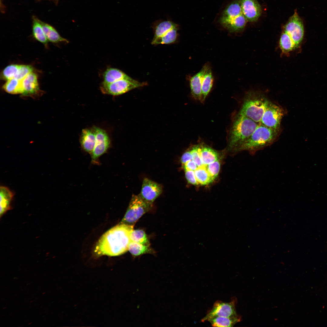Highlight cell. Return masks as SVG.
<instances>
[{"mask_svg": "<svg viewBox=\"0 0 327 327\" xmlns=\"http://www.w3.org/2000/svg\"><path fill=\"white\" fill-rule=\"evenodd\" d=\"M185 171V177L188 182L193 185H198L199 183L196 179L194 171L191 170Z\"/></svg>", "mask_w": 327, "mask_h": 327, "instance_id": "obj_34", "label": "cell"}, {"mask_svg": "<svg viewBox=\"0 0 327 327\" xmlns=\"http://www.w3.org/2000/svg\"><path fill=\"white\" fill-rule=\"evenodd\" d=\"M39 21L48 40L54 43L68 42L66 39L62 37L53 27L40 19Z\"/></svg>", "mask_w": 327, "mask_h": 327, "instance_id": "obj_21", "label": "cell"}, {"mask_svg": "<svg viewBox=\"0 0 327 327\" xmlns=\"http://www.w3.org/2000/svg\"><path fill=\"white\" fill-rule=\"evenodd\" d=\"M201 144L194 145L190 150L192 155V160L196 164L198 167L204 166L201 160L200 152Z\"/></svg>", "mask_w": 327, "mask_h": 327, "instance_id": "obj_32", "label": "cell"}, {"mask_svg": "<svg viewBox=\"0 0 327 327\" xmlns=\"http://www.w3.org/2000/svg\"><path fill=\"white\" fill-rule=\"evenodd\" d=\"M206 169L214 180L217 176L220 168V163L219 160L215 161L206 166Z\"/></svg>", "mask_w": 327, "mask_h": 327, "instance_id": "obj_33", "label": "cell"}, {"mask_svg": "<svg viewBox=\"0 0 327 327\" xmlns=\"http://www.w3.org/2000/svg\"><path fill=\"white\" fill-rule=\"evenodd\" d=\"M206 166L198 167L194 171L195 176L199 184H209L214 180L207 171Z\"/></svg>", "mask_w": 327, "mask_h": 327, "instance_id": "obj_27", "label": "cell"}, {"mask_svg": "<svg viewBox=\"0 0 327 327\" xmlns=\"http://www.w3.org/2000/svg\"><path fill=\"white\" fill-rule=\"evenodd\" d=\"M40 0H37V1H40Z\"/></svg>", "mask_w": 327, "mask_h": 327, "instance_id": "obj_38", "label": "cell"}, {"mask_svg": "<svg viewBox=\"0 0 327 327\" xmlns=\"http://www.w3.org/2000/svg\"><path fill=\"white\" fill-rule=\"evenodd\" d=\"M56 5H58L59 0H53Z\"/></svg>", "mask_w": 327, "mask_h": 327, "instance_id": "obj_37", "label": "cell"}, {"mask_svg": "<svg viewBox=\"0 0 327 327\" xmlns=\"http://www.w3.org/2000/svg\"><path fill=\"white\" fill-rule=\"evenodd\" d=\"M213 80L211 68L208 65L202 81L201 102L204 101L213 86Z\"/></svg>", "mask_w": 327, "mask_h": 327, "instance_id": "obj_23", "label": "cell"}, {"mask_svg": "<svg viewBox=\"0 0 327 327\" xmlns=\"http://www.w3.org/2000/svg\"><path fill=\"white\" fill-rule=\"evenodd\" d=\"M200 154L203 164L205 166L218 160L219 154L218 152L211 148L205 145L201 144Z\"/></svg>", "mask_w": 327, "mask_h": 327, "instance_id": "obj_22", "label": "cell"}, {"mask_svg": "<svg viewBox=\"0 0 327 327\" xmlns=\"http://www.w3.org/2000/svg\"><path fill=\"white\" fill-rule=\"evenodd\" d=\"M304 34L302 21L295 11L283 27L279 41L282 53L288 54L298 48Z\"/></svg>", "mask_w": 327, "mask_h": 327, "instance_id": "obj_2", "label": "cell"}, {"mask_svg": "<svg viewBox=\"0 0 327 327\" xmlns=\"http://www.w3.org/2000/svg\"><path fill=\"white\" fill-rule=\"evenodd\" d=\"M33 68L31 65H19L17 72L14 78L21 80L29 74L33 72Z\"/></svg>", "mask_w": 327, "mask_h": 327, "instance_id": "obj_31", "label": "cell"}, {"mask_svg": "<svg viewBox=\"0 0 327 327\" xmlns=\"http://www.w3.org/2000/svg\"><path fill=\"white\" fill-rule=\"evenodd\" d=\"M152 205L145 202L138 195L132 197L128 209L120 223L134 226L138 220L151 209Z\"/></svg>", "mask_w": 327, "mask_h": 327, "instance_id": "obj_7", "label": "cell"}, {"mask_svg": "<svg viewBox=\"0 0 327 327\" xmlns=\"http://www.w3.org/2000/svg\"><path fill=\"white\" fill-rule=\"evenodd\" d=\"M13 193L7 187L1 186L0 188V210L1 218L11 209V203L14 196Z\"/></svg>", "mask_w": 327, "mask_h": 327, "instance_id": "obj_18", "label": "cell"}, {"mask_svg": "<svg viewBox=\"0 0 327 327\" xmlns=\"http://www.w3.org/2000/svg\"><path fill=\"white\" fill-rule=\"evenodd\" d=\"M134 226L119 223L105 233L94 248L96 256H119L128 250L130 234Z\"/></svg>", "mask_w": 327, "mask_h": 327, "instance_id": "obj_1", "label": "cell"}, {"mask_svg": "<svg viewBox=\"0 0 327 327\" xmlns=\"http://www.w3.org/2000/svg\"><path fill=\"white\" fill-rule=\"evenodd\" d=\"M19 66V65L12 64L7 66L1 73V78L8 81L14 78L17 72Z\"/></svg>", "mask_w": 327, "mask_h": 327, "instance_id": "obj_30", "label": "cell"}, {"mask_svg": "<svg viewBox=\"0 0 327 327\" xmlns=\"http://www.w3.org/2000/svg\"><path fill=\"white\" fill-rule=\"evenodd\" d=\"M183 166L185 170H191L195 171L198 168L196 164L192 160L188 161Z\"/></svg>", "mask_w": 327, "mask_h": 327, "instance_id": "obj_36", "label": "cell"}, {"mask_svg": "<svg viewBox=\"0 0 327 327\" xmlns=\"http://www.w3.org/2000/svg\"><path fill=\"white\" fill-rule=\"evenodd\" d=\"M80 141L83 149L91 155L96 142V135L93 128L83 129L82 131Z\"/></svg>", "mask_w": 327, "mask_h": 327, "instance_id": "obj_15", "label": "cell"}, {"mask_svg": "<svg viewBox=\"0 0 327 327\" xmlns=\"http://www.w3.org/2000/svg\"><path fill=\"white\" fill-rule=\"evenodd\" d=\"M247 21L242 13L239 0L234 1L229 4L220 19L221 25L232 32L242 31Z\"/></svg>", "mask_w": 327, "mask_h": 327, "instance_id": "obj_6", "label": "cell"}, {"mask_svg": "<svg viewBox=\"0 0 327 327\" xmlns=\"http://www.w3.org/2000/svg\"><path fill=\"white\" fill-rule=\"evenodd\" d=\"M147 84L146 82H140L131 78L121 79L109 83L102 82L100 89L104 94L116 96L123 94Z\"/></svg>", "mask_w": 327, "mask_h": 327, "instance_id": "obj_8", "label": "cell"}, {"mask_svg": "<svg viewBox=\"0 0 327 327\" xmlns=\"http://www.w3.org/2000/svg\"><path fill=\"white\" fill-rule=\"evenodd\" d=\"M130 241L150 246V243L145 232L142 230H133L130 235Z\"/></svg>", "mask_w": 327, "mask_h": 327, "instance_id": "obj_29", "label": "cell"}, {"mask_svg": "<svg viewBox=\"0 0 327 327\" xmlns=\"http://www.w3.org/2000/svg\"><path fill=\"white\" fill-rule=\"evenodd\" d=\"M237 302L236 298H233L229 302L216 301L201 321L203 322L211 318L216 316L231 318L237 316L238 315L236 313V309Z\"/></svg>", "mask_w": 327, "mask_h": 327, "instance_id": "obj_10", "label": "cell"}, {"mask_svg": "<svg viewBox=\"0 0 327 327\" xmlns=\"http://www.w3.org/2000/svg\"><path fill=\"white\" fill-rule=\"evenodd\" d=\"M3 88L6 92L11 94H22L23 92L21 80L15 78L8 80Z\"/></svg>", "mask_w": 327, "mask_h": 327, "instance_id": "obj_28", "label": "cell"}, {"mask_svg": "<svg viewBox=\"0 0 327 327\" xmlns=\"http://www.w3.org/2000/svg\"><path fill=\"white\" fill-rule=\"evenodd\" d=\"M208 65H205L198 72L192 77L190 79V86L192 95L195 99L201 102L202 81Z\"/></svg>", "mask_w": 327, "mask_h": 327, "instance_id": "obj_14", "label": "cell"}, {"mask_svg": "<svg viewBox=\"0 0 327 327\" xmlns=\"http://www.w3.org/2000/svg\"><path fill=\"white\" fill-rule=\"evenodd\" d=\"M93 128L95 134L96 142L91 155L92 160L94 162L107 150L110 146V140L105 130L97 127Z\"/></svg>", "mask_w": 327, "mask_h": 327, "instance_id": "obj_11", "label": "cell"}, {"mask_svg": "<svg viewBox=\"0 0 327 327\" xmlns=\"http://www.w3.org/2000/svg\"><path fill=\"white\" fill-rule=\"evenodd\" d=\"M280 131L260 124L249 138L237 149L236 152L246 150L251 155H254L258 151L275 142Z\"/></svg>", "mask_w": 327, "mask_h": 327, "instance_id": "obj_3", "label": "cell"}, {"mask_svg": "<svg viewBox=\"0 0 327 327\" xmlns=\"http://www.w3.org/2000/svg\"><path fill=\"white\" fill-rule=\"evenodd\" d=\"M269 101L262 92L249 91L245 97L239 113L259 124L263 113Z\"/></svg>", "mask_w": 327, "mask_h": 327, "instance_id": "obj_5", "label": "cell"}, {"mask_svg": "<svg viewBox=\"0 0 327 327\" xmlns=\"http://www.w3.org/2000/svg\"><path fill=\"white\" fill-rule=\"evenodd\" d=\"M178 27L173 28L163 36L153 39L151 44L153 45L168 44L173 43L176 40Z\"/></svg>", "mask_w": 327, "mask_h": 327, "instance_id": "obj_25", "label": "cell"}, {"mask_svg": "<svg viewBox=\"0 0 327 327\" xmlns=\"http://www.w3.org/2000/svg\"><path fill=\"white\" fill-rule=\"evenodd\" d=\"M152 27L154 34L153 39H154L163 36L172 29L178 26L170 20H161L156 21Z\"/></svg>", "mask_w": 327, "mask_h": 327, "instance_id": "obj_17", "label": "cell"}, {"mask_svg": "<svg viewBox=\"0 0 327 327\" xmlns=\"http://www.w3.org/2000/svg\"><path fill=\"white\" fill-rule=\"evenodd\" d=\"M32 30L33 36L37 40L46 45L48 40L44 32L39 19L35 15L32 17Z\"/></svg>", "mask_w": 327, "mask_h": 327, "instance_id": "obj_24", "label": "cell"}, {"mask_svg": "<svg viewBox=\"0 0 327 327\" xmlns=\"http://www.w3.org/2000/svg\"><path fill=\"white\" fill-rule=\"evenodd\" d=\"M161 185L147 178L143 182L140 193L141 198L147 203L152 204L155 200L161 194Z\"/></svg>", "mask_w": 327, "mask_h": 327, "instance_id": "obj_12", "label": "cell"}, {"mask_svg": "<svg viewBox=\"0 0 327 327\" xmlns=\"http://www.w3.org/2000/svg\"><path fill=\"white\" fill-rule=\"evenodd\" d=\"M37 74L32 72L21 80L24 95H29L36 93L39 90Z\"/></svg>", "mask_w": 327, "mask_h": 327, "instance_id": "obj_16", "label": "cell"}, {"mask_svg": "<svg viewBox=\"0 0 327 327\" xmlns=\"http://www.w3.org/2000/svg\"><path fill=\"white\" fill-rule=\"evenodd\" d=\"M103 82L109 83L124 79L131 78L121 70L114 68H108L104 72Z\"/></svg>", "mask_w": 327, "mask_h": 327, "instance_id": "obj_19", "label": "cell"}, {"mask_svg": "<svg viewBox=\"0 0 327 327\" xmlns=\"http://www.w3.org/2000/svg\"><path fill=\"white\" fill-rule=\"evenodd\" d=\"M128 250L134 256H137L146 253L153 254L155 252L150 246L143 245L130 241Z\"/></svg>", "mask_w": 327, "mask_h": 327, "instance_id": "obj_26", "label": "cell"}, {"mask_svg": "<svg viewBox=\"0 0 327 327\" xmlns=\"http://www.w3.org/2000/svg\"><path fill=\"white\" fill-rule=\"evenodd\" d=\"M192 155L190 150L185 152L182 155L181 158V161L183 166L188 161L192 160Z\"/></svg>", "mask_w": 327, "mask_h": 327, "instance_id": "obj_35", "label": "cell"}, {"mask_svg": "<svg viewBox=\"0 0 327 327\" xmlns=\"http://www.w3.org/2000/svg\"><path fill=\"white\" fill-rule=\"evenodd\" d=\"M259 124L250 118L238 113L231 127L229 146L236 152L237 149L250 136Z\"/></svg>", "mask_w": 327, "mask_h": 327, "instance_id": "obj_4", "label": "cell"}, {"mask_svg": "<svg viewBox=\"0 0 327 327\" xmlns=\"http://www.w3.org/2000/svg\"><path fill=\"white\" fill-rule=\"evenodd\" d=\"M285 114L281 106L269 101L262 116L260 124L268 127L281 130V122Z\"/></svg>", "mask_w": 327, "mask_h": 327, "instance_id": "obj_9", "label": "cell"}, {"mask_svg": "<svg viewBox=\"0 0 327 327\" xmlns=\"http://www.w3.org/2000/svg\"><path fill=\"white\" fill-rule=\"evenodd\" d=\"M242 13L248 21H256L262 13L261 7L257 0H239Z\"/></svg>", "mask_w": 327, "mask_h": 327, "instance_id": "obj_13", "label": "cell"}, {"mask_svg": "<svg viewBox=\"0 0 327 327\" xmlns=\"http://www.w3.org/2000/svg\"><path fill=\"white\" fill-rule=\"evenodd\" d=\"M241 320L239 315L233 317L216 316L211 318L207 321L214 327H232Z\"/></svg>", "mask_w": 327, "mask_h": 327, "instance_id": "obj_20", "label": "cell"}]
</instances>
